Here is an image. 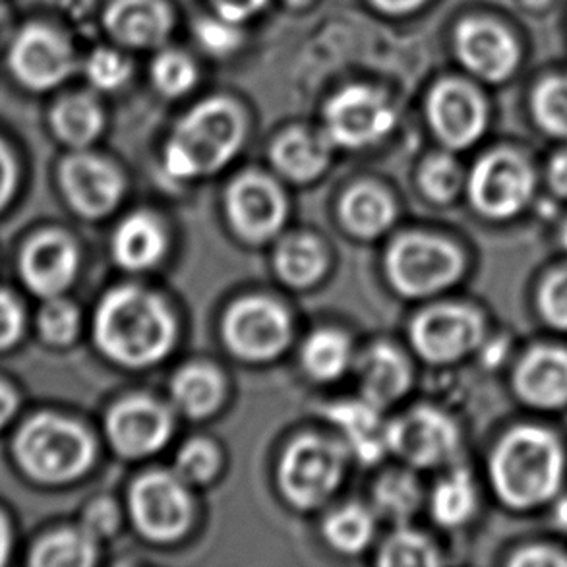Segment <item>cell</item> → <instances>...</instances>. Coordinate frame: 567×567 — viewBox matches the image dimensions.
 Here are the masks:
<instances>
[{
  "label": "cell",
  "mask_w": 567,
  "mask_h": 567,
  "mask_svg": "<svg viewBox=\"0 0 567 567\" xmlns=\"http://www.w3.org/2000/svg\"><path fill=\"white\" fill-rule=\"evenodd\" d=\"M175 341V320L152 292L121 287L101 300L95 343L111 361L146 369L162 361Z\"/></svg>",
  "instance_id": "cell-1"
},
{
  "label": "cell",
  "mask_w": 567,
  "mask_h": 567,
  "mask_svg": "<svg viewBox=\"0 0 567 567\" xmlns=\"http://www.w3.org/2000/svg\"><path fill=\"white\" fill-rule=\"evenodd\" d=\"M564 453L558 440L543 429L509 432L492 455L494 491L509 507L527 509L553 498L561 484Z\"/></svg>",
  "instance_id": "cell-2"
},
{
  "label": "cell",
  "mask_w": 567,
  "mask_h": 567,
  "mask_svg": "<svg viewBox=\"0 0 567 567\" xmlns=\"http://www.w3.org/2000/svg\"><path fill=\"white\" fill-rule=\"evenodd\" d=\"M245 123L225 100L202 103L186 115L165 150V169L173 178H196L221 169L237 154Z\"/></svg>",
  "instance_id": "cell-3"
},
{
  "label": "cell",
  "mask_w": 567,
  "mask_h": 567,
  "mask_svg": "<svg viewBox=\"0 0 567 567\" xmlns=\"http://www.w3.org/2000/svg\"><path fill=\"white\" fill-rule=\"evenodd\" d=\"M20 467L39 483H66L84 475L93 461V442L76 422L38 414L23 424L14 442Z\"/></svg>",
  "instance_id": "cell-4"
},
{
  "label": "cell",
  "mask_w": 567,
  "mask_h": 567,
  "mask_svg": "<svg viewBox=\"0 0 567 567\" xmlns=\"http://www.w3.org/2000/svg\"><path fill=\"white\" fill-rule=\"evenodd\" d=\"M463 271L457 248L440 238L406 235L388 252V276L406 297H429L455 284Z\"/></svg>",
  "instance_id": "cell-5"
},
{
  "label": "cell",
  "mask_w": 567,
  "mask_h": 567,
  "mask_svg": "<svg viewBox=\"0 0 567 567\" xmlns=\"http://www.w3.org/2000/svg\"><path fill=\"white\" fill-rule=\"evenodd\" d=\"M343 476L341 447L322 437L305 436L292 442L279 465V484L297 507H316L330 498Z\"/></svg>",
  "instance_id": "cell-6"
},
{
  "label": "cell",
  "mask_w": 567,
  "mask_h": 567,
  "mask_svg": "<svg viewBox=\"0 0 567 567\" xmlns=\"http://www.w3.org/2000/svg\"><path fill=\"white\" fill-rule=\"evenodd\" d=\"M535 188L529 163L522 155L499 150L476 163L468 194L473 206L492 219H507L527 206Z\"/></svg>",
  "instance_id": "cell-7"
},
{
  "label": "cell",
  "mask_w": 567,
  "mask_h": 567,
  "mask_svg": "<svg viewBox=\"0 0 567 567\" xmlns=\"http://www.w3.org/2000/svg\"><path fill=\"white\" fill-rule=\"evenodd\" d=\"M131 514L142 535L169 543L185 535L190 525V496L181 476L150 473L131 491Z\"/></svg>",
  "instance_id": "cell-8"
},
{
  "label": "cell",
  "mask_w": 567,
  "mask_h": 567,
  "mask_svg": "<svg viewBox=\"0 0 567 567\" xmlns=\"http://www.w3.org/2000/svg\"><path fill=\"white\" fill-rule=\"evenodd\" d=\"M223 338L240 359L269 361L289 343L291 323L276 302L245 299L230 307L225 316Z\"/></svg>",
  "instance_id": "cell-9"
},
{
  "label": "cell",
  "mask_w": 567,
  "mask_h": 567,
  "mask_svg": "<svg viewBox=\"0 0 567 567\" xmlns=\"http://www.w3.org/2000/svg\"><path fill=\"white\" fill-rule=\"evenodd\" d=\"M411 341L429 362L457 361L483 341V320L460 305L429 308L411 326Z\"/></svg>",
  "instance_id": "cell-10"
},
{
  "label": "cell",
  "mask_w": 567,
  "mask_h": 567,
  "mask_svg": "<svg viewBox=\"0 0 567 567\" xmlns=\"http://www.w3.org/2000/svg\"><path fill=\"white\" fill-rule=\"evenodd\" d=\"M326 124L333 142L346 147H364L390 134L395 115L380 93L353 85L330 101Z\"/></svg>",
  "instance_id": "cell-11"
},
{
  "label": "cell",
  "mask_w": 567,
  "mask_h": 567,
  "mask_svg": "<svg viewBox=\"0 0 567 567\" xmlns=\"http://www.w3.org/2000/svg\"><path fill=\"white\" fill-rule=\"evenodd\" d=\"M10 69L31 90H51L74 69L66 41L45 25L23 28L10 45Z\"/></svg>",
  "instance_id": "cell-12"
},
{
  "label": "cell",
  "mask_w": 567,
  "mask_h": 567,
  "mask_svg": "<svg viewBox=\"0 0 567 567\" xmlns=\"http://www.w3.org/2000/svg\"><path fill=\"white\" fill-rule=\"evenodd\" d=\"M388 445L414 467H436L457 447V430L434 409H414L388 426Z\"/></svg>",
  "instance_id": "cell-13"
},
{
  "label": "cell",
  "mask_w": 567,
  "mask_h": 567,
  "mask_svg": "<svg viewBox=\"0 0 567 567\" xmlns=\"http://www.w3.org/2000/svg\"><path fill=\"white\" fill-rule=\"evenodd\" d=\"M429 116L437 138L455 150L475 144L486 126V107L481 93L457 80H447L434 87Z\"/></svg>",
  "instance_id": "cell-14"
},
{
  "label": "cell",
  "mask_w": 567,
  "mask_h": 567,
  "mask_svg": "<svg viewBox=\"0 0 567 567\" xmlns=\"http://www.w3.org/2000/svg\"><path fill=\"white\" fill-rule=\"evenodd\" d=\"M233 227L248 240L274 237L285 219V199L276 183L258 173H248L230 185L227 194Z\"/></svg>",
  "instance_id": "cell-15"
},
{
  "label": "cell",
  "mask_w": 567,
  "mask_h": 567,
  "mask_svg": "<svg viewBox=\"0 0 567 567\" xmlns=\"http://www.w3.org/2000/svg\"><path fill=\"white\" fill-rule=\"evenodd\" d=\"M171 416L146 398L124 399L107 416V434L124 457H144L162 450L171 436Z\"/></svg>",
  "instance_id": "cell-16"
},
{
  "label": "cell",
  "mask_w": 567,
  "mask_h": 567,
  "mask_svg": "<svg viewBox=\"0 0 567 567\" xmlns=\"http://www.w3.org/2000/svg\"><path fill=\"white\" fill-rule=\"evenodd\" d=\"M461 61L473 74L486 82H502L514 74L519 49L509 31L494 22L468 20L455 33Z\"/></svg>",
  "instance_id": "cell-17"
},
{
  "label": "cell",
  "mask_w": 567,
  "mask_h": 567,
  "mask_svg": "<svg viewBox=\"0 0 567 567\" xmlns=\"http://www.w3.org/2000/svg\"><path fill=\"white\" fill-rule=\"evenodd\" d=\"M61 181L70 204L85 217L109 214L123 196V178L115 167L93 155H70L62 163Z\"/></svg>",
  "instance_id": "cell-18"
},
{
  "label": "cell",
  "mask_w": 567,
  "mask_h": 567,
  "mask_svg": "<svg viewBox=\"0 0 567 567\" xmlns=\"http://www.w3.org/2000/svg\"><path fill=\"white\" fill-rule=\"evenodd\" d=\"M22 276L31 291L53 299L69 287L78 271V250L61 233H43L25 246Z\"/></svg>",
  "instance_id": "cell-19"
},
{
  "label": "cell",
  "mask_w": 567,
  "mask_h": 567,
  "mask_svg": "<svg viewBox=\"0 0 567 567\" xmlns=\"http://www.w3.org/2000/svg\"><path fill=\"white\" fill-rule=\"evenodd\" d=\"M519 398L538 409L567 405V351L538 347L523 359L515 374Z\"/></svg>",
  "instance_id": "cell-20"
},
{
  "label": "cell",
  "mask_w": 567,
  "mask_h": 567,
  "mask_svg": "<svg viewBox=\"0 0 567 567\" xmlns=\"http://www.w3.org/2000/svg\"><path fill=\"white\" fill-rule=\"evenodd\" d=\"M107 28L131 47L162 45L171 31V14L159 0H116L109 8Z\"/></svg>",
  "instance_id": "cell-21"
},
{
  "label": "cell",
  "mask_w": 567,
  "mask_h": 567,
  "mask_svg": "<svg viewBox=\"0 0 567 567\" xmlns=\"http://www.w3.org/2000/svg\"><path fill=\"white\" fill-rule=\"evenodd\" d=\"M331 421L341 426L347 442L351 444L357 457L364 463L382 460L388 445V426L383 424L378 406L372 403H339L326 409Z\"/></svg>",
  "instance_id": "cell-22"
},
{
  "label": "cell",
  "mask_w": 567,
  "mask_h": 567,
  "mask_svg": "<svg viewBox=\"0 0 567 567\" xmlns=\"http://www.w3.org/2000/svg\"><path fill=\"white\" fill-rule=\"evenodd\" d=\"M362 393L372 405L385 406L398 401L409 388L405 359L388 346H377L362 357Z\"/></svg>",
  "instance_id": "cell-23"
},
{
  "label": "cell",
  "mask_w": 567,
  "mask_h": 567,
  "mask_svg": "<svg viewBox=\"0 0 567 567\" xmlns=\"http://www.w3.org/2000/svg\"><path fill=\"white\" fill-rule=\"evenodd\" d=\"M165 235L159 223L146 214H134L121 223L113 237L115 260L126 269H147L162 260Z\"/></svg>",
  "instance_id": "cell-24"
},
{
  "label": "cell",
  "mask_w": 567,
  "mask_h": 567,
  "mask_svg": "<svg viewBox=\"0 0 567 567\" xmlns=\"http://www.w3.org/2000/svg\"><path fill=\"white\" fill-rule=\"evenodd\" d=\"M393 217L395 207L390 196L377 186H354L341 202V219L359 237H378L390 227Z\"/></svg>",
  "instance_id": "cell-25"
},
{
  "label": "cell",
  "mask_w": 567,
  "mask_h": 567,
  "mask_svg": "<svg viewBox=\"0 0 567 567\" xmlns=\"http://www.w3.org/2000/svg\"><path fill=\"white\" fill-rule=\"evenodd\" d=\"M271 157L284 175L307 183L326 169L328 147L322 140L312 138L307 132L291 131L277 140Z\"/></svg>",
  "instance_id": "cell-26"
},
{
  "label": "cell",
  "mask_w": 567,
  "mask_h": 567,
  "mask_svg": "<svg viewBox=\"0 0 567 567\" xmlns=\"http://www.w3.org/2000/svg\"><path fill=\"white\" fill-rule=\"evenodd\" d=\"M171 391L183 413L192 419H202L214 413L221 403V377L209 367L192 364L178 372L171 383Z\"/></svg>",
  "instance_id": "cell-27"
},
{
  "label": "cell",
  "mask_w": 567,
  "mask_h": 567,
  "mask_svg": "<svg viewBox=\"0 0 567 567\" xmlns=\"http://www.w3.org/2000/svg\"><path fill=\"white\" fill-rule=\"evenodd\" d=\"M326 254L318 240L310 237H291L277 248L276 268L285 284L297 289L316 284L326 269Z\"/></svg>",
  "instance_id": "cell-28"
},
{
  "label": "cell",
  "mask_w": 567,
  "mask_h": 567,
  "mask_svg": "<svg viewBox=\"0 0 567 567\" xmlns=\"http://www.w3.org/2000/svg\"><path fill=\"white\" fill-rule=\"evenodd\" d=\"M54 132L70 146H87L100 136L103 115L95 101L87 95H70L53 111Z\"/></svg>",
  "instance_id": "cell-29"
},
{
  "label": "cell",
  "mask_w": 567,
  "mask_h": 567,
  "mask_svg": "<svg viewBox=\"0 0 567 567\" xmlns=\"http://www.w3.org/2000/svg\"><path fill=\"white\" fill-rule=\"evenodd\" d=\"M41 567H87L95 561V538L84 529L61 530L43 538L31 554Z\"/></svg>",
  "instance_id": "cell-30"
},
{
  "label": "cell",
  "mask_w": 567,
  "mask_h": 567,
  "mask_svg": "<svg viewBox=\"0 0 567 567\" xmlns=\"http://www.w3.org/2000/svg\"><path fill=\"white\" fill-rule=\"evenodd\" d=\"M351 361V347L338 331H316L302 347V362L310 377L330 382L346 372Z\"/></svg>",
  "instance_id": "cell-31"
},
{
  "label": "cell",
  "mask_w": 567,
  "mask_h": 567,
  "mask_svg": "<svg viewBox=\"0 0 567 567\" xmlns=\"http://www.w3.org/2000/svg\"><path fill=\"white\" fill-rule=\"evenodd\" d=\"M475 506V486L465 471H457L444 478L432 496V515L444 527H460L468 522Z\"/></svg>",
  "instance_id": "cell-32"
},
{
  "label": "cell",
  "mask_w": 567,
  "mask_h": 567,
  "mask_svg": "<svg viewBox=\"0 0 567 567\" xmlns=\"http://www.w3.org/2000/svg\"><path fill=\"white\" fill-rule=\"evenodd\" d=\"M372 533L374 522L369 512L359 506L343 507L323 523V535L339 553H361L369 545Z\"/></svg>",
  "instance_id": "cell-33"
},
{
  "label": "cell",
  "mask_w": 567,
  "mask_h": 567,
  "mask_svg": "<svg viewBox=\"0 0 567 567\" xmlns=\"http://www.w3.org/2000/svg\"><path fill=\"white\" fill-rule=\"evenodd\" d=\"M374 502L380 514L401 522L416 512L421 502V488L413 476L406 473H388L377 484Z\"/></svg>",
  "instance_id": "cell-34"
},
{
  "label": "cell",
  "mask_w": 567,
  "mask_h": 567,
  "mask_svg": "<svg viewBox=\"0 0 567 567\" xmlns=\"http://www.w3.org/2000/svg\"><path fill=\"white\" fill-rule=\"evenodd\" d=\"M437 550L429 538L413 530H399L385 540L378 564L388 567L436 566Z\"/></svg>",
  "instance_id": "cell-35"
},
{
  "label": "cell",
  "mask_w": 567,
  "mask_h": 567,
  "mask_svg": "<svg viewBox=\"0 0 567 567\" xmlns=\"http://www.w3.org/2000/svg\"><path fill=\"white\" fill-rule=\"evenodd\" d=\"M533 111L548 134L567 138V78L554 76L538 85Z\"/></svg>",
  "instance_id": "cell-36"
},
{
  "label": "cell",
  "mask_w": 567,
  "mask_h": 567,
  "mask_svg": "<svg viewBox=\"0 0 567 567\" xmlns=\"http://www.w3.org/2000/svg\"><path fill=\"white\" fill-rule=\"evenodd\" d=\"M463 175L460 165L447 155H437L424 163L421 171V188L434 202H450L457 196Z\"/></svg>",
  "instance_id": "cell-37"
},
{
  "label": "cell",
  "mask_w": 567,
  "mask_h": 567,
  "mask_svg": "<svg viewBox=\"0 0 567 567\" xmlns=\"http://www.w3.org/2000/svg\"><path fill=\"white\" fill-rule=\"evenodd\" d=\"M78 328H80V315L66 300L53 297L39 312L41 336L53 346H69L70 341L76 338Z\"/></svg>",
  "instance_id": "cell-38"
},
{
  "label": "cell",
  "mask_w": 567,
  "mask_h": 567,
  "mask_svg": "<svg viewBox=\"0 0 567 567\" xmlns=\"http://www.w3.org/2000/svg\"><path fill=\"white\" fill-rule=\"evenodd\" d=\"M154 80L159 92L177 97L196 84V66L185 54L165 53L155 61Z\"/></svg>",
  "instance_id": "cell-39"
},
{
  "label": "cell",
  "mask_w": 567,
  "mask_h": 567,
  "mask_svg": "<svg viewBox=\"0 0 567 567\" xmlns=\"http://www.w3.org/2000/svg\"><path fill=\"white\" fill-rule=\"evenodd\" d=\"M219 453L204 440H194L181 450L177 457L178 476L188 483H207L219 468Z\"/></svg>",
  "instance_id": "cell-40"
},
{
  "label": "cell",
  "mask_w": 567,
  "mask_h": 567,
  "mask_svg": "<svg viewBox=\"0 0 567 567\" xmlns=\"http://www.w3.org/2000/svg\"><path fill=\"white\" fill-rule=\"evenodd\" d=\"M85 72L95 87L111 92L126 84V80L131 78V64L115 51L100 49L90 56V61L85 64Z\"/></svg>",
  "instance_id": "cell-41"
},
{
  "label": "cell",
  "mask_w": 567,
  "mask_h": 567,
  "mask_svg": "<svg viewBox=\"0 0 567 567\" xmlns=\"http://www.w3.org/2000/svg\"><path fill=\"white\" fill-rule=\"evenodd\" d=\"M540 310L546 322L567 331V268L546 279L540 291Z\"/></svg>",
  "instance_id": "cell-42"
},
{
  "label": "cell",
  "mask_w": 567,
  "mask_h": 567,
  "mask_svg": "<svg viewBox=\"0 0 567 567\" xmlns=\"http://www.w3.org/2000/svg\"><path fill=\"white\" fill-rule=\"evenodd\" d=\"M196 35L209 53L229 54L240 45V33L227 20H204L196 25Z\"/></svg>",
  "instance_id": "cell-43"
},
{
  "label": "cell",
  "mask_w": 567,
  "mask_h": 567,
  "mask_svg": "<svg viewBox=\"0 0 567 567\" xmlns=\"http://www.w3.org/2000/svg\"><path fill=\"white\" fill-rule=\"evenodd\" d=\"M116 527H118V509H116L113 502L97 499V502H93L92 506L87 507L82 529L90 537L95 538V540L109 537V535L115 533Z\"/></svg>",
  "instance_id": "cell-44"
},
{
  "label": "cell",
  "mask_w": 567,
  "mask_h": 567,
  "mask_svg": "<svg viewBox=\"0 0 567 567\" xmlns=\"http://www.w3.org/2000/svg\"><path fill=\"white\" fill-rule=\"evenodd\" d=\"M23 315L18 300L0 292V349H8L14 346L22 336Z\"/></svg>",
  "instance_id": "cell-45"
},
{
  "label": "cell",
  "mask_w": 567,
  "mask_h": 567,
  "mask_svg": "<svg viewBox=\"0 0 567 567\" xmlns=\"http://www.w3.org/2000/svg\"><path fill=\"white\" fill-rule=\"evenodd\" d=\"M512 564L519 567H566L567 556L554 548L535 546V548H527L517 554Z\"/></svg>",
  "instance_id": "cell-46"
},
{
  "label": "cell",
  "mask_w": 567,
  "mask_h": 567,
  "mask_svg": "<svg viewBox=\"0 0 567 567\" xmlns=\"http://www.w3.org/2000/svg\"><path fill=\"white\" fill-rule=\"evenodd\" d=\"M214 4L223 20L240 23L258 14L266 0H214Z\"/></svg>",
  "instance_id": "cell-47"
},
{
  "label": "cell",
  "mask_w": 567,
  "mask_h": 567,
  "mask_svg": "<svg viewBox=\"0 0 567 567\" xmlns=\"http://www.w3.org/2000/svg\"><path fill=\"white\" fill-rule=\"evenodd\" d=\"M16 186V165L7 146L0 142V209L7 206Z\"/></svg>",
  "instance_id": "cell-48"
},
{
  "label": "cell",
  "mask_w": 567,
  "mask_h": 567,
  "mask_svg": "<svg viewBox=\"0 0 567 567\" xmlns=\"http://www.w3.org/2000/svg\"><path fill=\"white\" fill-rule=\"evenodd\" d=\"M550 185L560 196L567 198V152L554 157L550 165Z\"/></svg>",
  "instance_id": "cell-49"
},
{
  "label": "cell",
  "mask_w": 567,
  "mask_h": 567,
  "mask_svg": "<svg viewBox=\"0 0 567 567\" xmlns=\"http://www.w3.org/2000/svg\"><path fill=\"white\" fill-rule=\"evenodd\" d=\"M16 403H18V399H16L14 391L10 390L7 383L0 382V426H4L10 421V416L16 411Z\"/></svg>",
  "instance_id": "cell-50"
},
{
  "label": "cell",
  "mask_w": 567,
  "mask_h": 567,
  "mask_svg": "<svg viewBox=\"0 0 567 567\" xmlns=\"http://www.w3.org/2000/svg\"><path fill=\"white\" fill-rule=\"evenodd\" d=\"M380 10L383 12H391V14H403L409 10H414L416 7H421L424 0H372Z\"/></svg>",
  "instance_id": "cell-51"
},
{
  "label": "cell",
  "mask_w": 567,
  "mask_h": 567,
  "mask_svg": "<svg viewBox=\"0 0 567 567\" xmlns=\"http://www.w3.org/2000/svg\"><path fill=\"white\" fill-rule=\"evenodd\" d=\"M10 553V530H8L4 517L0 515V564H4Z\"/></svg>",
  "instance_id": "cell-52"
},
{
  "label": "cell",
  "mask_w": 567,
  "mask_h": 567,
  "mask_svg": "<svg viewBox=\"0 0 567 567\" xmlns=\"http://www.w3.org/2000/svg\"><path fill=\"white\" fill-rule=\"evenodd\" d=\"M10 33H12V20H10V12H8L7 8L0 4V45H2V43H7L8 39H10Z\"/></svg>",
  "instance_id": "cell-53"
},
{
  "label": "cell",
  "mask_w": 567,
  "mask_h": 567,
  "mask_svg": "<svg viewBox=\"0 0 567 567\" xmlns=\"http://www.w3.org/2000/svg\"><path fill=\"white\" fill-rule=\"evenodd\" d=\"M556 523H558V527L567 530V498L561 499L560 504L556 506Z\"/></svg>",
  "instance_id": "cell-54"
},
{
  "label": "cell",
  "mask_w": 567,
  "mask_h": 567,
  "mask_svg": "<svg viewBox=\"0 0 567 567\" xmlns=\"http://www.w3.org/2000/svg\"><path fill=\"white\" fill-rule=\"evenodd\" d=\"M289 2H291L292 7H305L310 0H289Z\"/></svg>",
  "instance_id": "cell-55"
},
{
  "label": "cell",
  "mask_w": 567,
  "mask_h": 567,
  "mask_svg": "<svg viewBox=\"0 0 567 567\" xmlns=\"http://www.w3.org/2000/svg\"><path fill=\"white\" fill-rule=\"evenodd\" d=\"M561 245L566 246L567 250V223L566 227H564V230H561Z\"/></svg>",
  "instance_id": "cell-56"
},
{
  "label": "cell",
  "mask_w": 567,
  "mask_h": 567,
  "mask_svg": "<svg viewBox=\"0 0 567 567\" xmlns=\"http://www.w3.org/2000/svg\"><path fill=\"white\" fill-rule=\"evenodd\" d=\"M546 0H527V4L530 7H538V4H545Z\"/></svg>",
  "instance_id": "cell-57"
}]
</instances>
